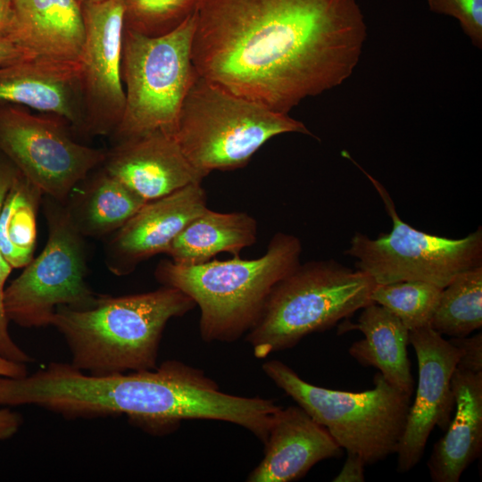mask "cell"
<instances>
[{
    "label": "cell",
    "mask_w": 482,
    "mask_h": 482,
    "mask_svg": "<svg viewBox=\"0 0 482 482\" xmlns=\"http://www.w3.org/2000/svg\"><path fill=\"white\" fill-rule=\"evenodd\" d=\"M367 38L356 0H201L199 75L274 112L343 84Z\"/></svg>",
    "instance_id": "cell-1"
},
{
    "label": "cell",
    "mask_w": 482,
    "mask_h": 482,
    "mask_svg": "<svg viewBox=\"0 0 482 482\" xmlns=\"http://www.w3.org/2000/svg\"><path fill=\"white\" fill-rule=\"evenodd\" d=\"M10 394L16 405L33 404L66 419L126 415L155 435L170 433L186 420L227 421L263 445L280 407L272 399L224 393L203 370L177 360L154 370L100 377L54 362L14 379Z\"/></svg>",
    "instance_id": "cell-2"
},
{
    "label": "cell",
    "mask_w": 482,
    "mask_h": 482,
    "mask_svg": "<svg viewBox=\"0 0 482 482\" xmlns=\"http://www.w3.org/2000/svg\"><path fill=\"white\" fill-rule=\"evenodd\" d=\"M195 307L187 295L162 286L123 296L100 295L84 310L58 306L51 326L64 337L73 367L108 376L155 369L166 324Z\"/></svg>",
    "instance_id": "cell-3"
},
{
    "label": "cell",
    "mask_w": 482,
    "mask_h": 482,
    "mask_svg": "<svg viewBox=\"0 0 482 482\" xmlns=\"http://www.w3.org/2000/svg\"><path fill=\"white\" fill-rule=\"evenodd\" d=\"M302 244L278 232L265 253L256 259L234 257L197 265L160 262L154 277L177 288L200 308L199 332L206 343H231L245 335L259 319L275 285L300 264Z\"/></svg>",
    "instance_id": "cell-4"
},
{
    "label": "cell",
    "mask_w": 482,
    "mask_h": 482,
    "mask_svg": "<svg viewBox=\"0 0 482 482\" xmlns=\"http://www.w3.org/2000/svg\"><path fill=\"white\" fill-rule=\"evenodd\" d=\"M375 285L366 272L332 259L300 263L272 288L245 341L258 359L292 348L372 303Z\"/></svg>",
    "instance_id": "cell-5"
},
{
    "label": "cell",
    "mask_w": 482,
    "mask_h": 482,
    "mask_svg": "<svg viewBox=\"0 0 482 482\" xmlns=\"http://www.w3.org/2000/svg\"><path fill=\"white\" fill-rule=\"evenodd\" d=\"M284 133L314 136L288 113L199 75L183 101L174 137L189 162L206 177L216 170L243 168L267 141Z\"/></svg>",
    "instance_id": "cell-6"
},
{
    "label": "cell",
    "mask_w": 482,
    "mask_h": 482,
    "mask_svg": "<svg viewBox=\"0 0 482 482\" xmlns=\"http://www.w3.org/2000/svg\"><path fill=\"white\" fill-rule=\"evenodd\" d=\"M274 384L323 426L346 453L371 465L396 453L411 406L408 395L378 372L374 387L362 392L312 385L278 360L262 364Z\"/></svg>",
    "instance_id": "cell-7"
},
{
    "label": "cell",
    "mask_w": 482,
    "mask_h": 482,
    "mask_svg": "<svg viewBox=\"0 0 482 482\" xmlns=\"http://www.w3.org/2000/svg\"><path fill=\"white\" fill-rule=\"evenodd\" d=\"M195 14L158 37L124 29L120 72L125 108L112 134L116 142L157 130L175 135L183 101L199 76L191 54Z\"/></svg>",
    "instance_id": "cell-8"
},
{
    "label": "cell",
    "mask_w": 482,
    "mask_h": 482,
    "mask_svg": "<svg viewBox=\"0 0 482 482\" xmlns=\"http://www.w3.org/2000/svg\"><path fill=\"white\" fill-rule=\"evenodd\" d=\"M42 205L46 244L4 291L7 319L27 328L51 325L58 306L87 309L100 295L87 282L85 237L72 225L64 204L44 195Z\"/></svg>",
    "instance_id": "cell-9"
},
{
    "label": "cell",
    "mask_w": 482,
    "mask_h": 482,
    "mask_svg": "<svg viewBox=\"0 0 482 482\" xmlns=\"http://www.w3.org/2000/svg\"><path fill=\"white\" fill-rule=\"evenodd\" d=\"M351 160L370 179L392 220V229L375 239L356 232L345 254L356 260V269L369 274L376 284L406 280L425 281L442 288L456 276L482 266V228L462 238H448L418 230L398 215L383 185Z\"/></svg>",
    "instance_id": "cell-10"
},
{
    "label": "cell",
    "mask_w": 482,
    "mask_h": 482,
    "mask_svg": "<svg viewBox=\"0 0 482 482\" xmlns=\"http://www.w3.org/2000/svg\"><path fill=\"white\" fill-rule=\"evenodd\" d=\"M69 128L57 116L0 103V153L44 195L62 203L106 156V151L77 142Z\"/></svg>",
    "instance_id": "cell-11"
},
{
    "label": "cell",
    "mask_w": 482,
    "mask_h": 482,
    "mask_svg": "<svg viewBox=\"0 0 482 482\" xmlns=\"http://www.w3.org/2000/svg\"><path fill=\"white\" fill-rule=\"evenodd\" d=\"M82 12L85 39L79 62L85 115L83 133L112 135L125 108L120 72L123 9L120 0H104L83 4Z\"/></svg>",
    "instance_id": "cell-12"
},
{
    "label": "cell",
    "mask_w": 482,
    "mask_h": 482,
    "mask_svg": "<svg viewBox=\"0 0 482 482\" xmlns=\"http://www.w3.org/2000/svg\"><path fill=\"white\" fill-rule=\"evenodd\" d=\"M418 361V384L399 442L397 471L405 473L423 456L435 427L445 431L454 411L452 378L461 351L430 325L410 331Z\"/></svg>",
    "instance_id": "cell-13"
},
{
    "label": "cell",
    "mask_w": 482,
    "mask_h": 482,
    "mask_svg": "<svg viewBox=\"0 0 482 482\" xmlns=\"http://www.w3.org/2000/svg\"><path fill=\"white\" fill-rule=\"evenodd\" d=\"M206 208V192L201 183L146 202L108 237L104 248L107 268L117 276L130 274L144 261L164 253L184 228Z\"/></svg>",
    "instance_id": "cell-14"
},
{
    "label": "cell",
    "mask_w": 482,
    "mask_h": 482,
    "mask_svg": "<svg viewBox=\"0 0 482 482\" xmlns=\"http://www.w3.org/2000/svg\"><path fill=\"white\" fill-rule=\"evenodd\" d=\"M102 167L146 202L205 178L184 155L175 137L160 130L116 142Z\"/></svg>",
    "instance_id": "cell-15"
},
{
    "label": "cell",
    "mask_w": 482,
    "mask_h": 482,
    "mask_svg": "<svg viewBox=\"0 0 482 482\" xmlns=\"http://www.w3.org/2000/svg\"><path fill=\"white\" fill-rule=\"evenodd\" d=\"M79 62L36 57L0 66V103L52 114L83 133Z\"/></svg>",
    "instance_id": "cell-16"
},
{
    "label": "cell",
    "mask_w": 482,
    "mask_h": 482,
    "mask_svg": "<svg viewBox=\"0 0 482 482\" xmlns=\"http://www.w3.org/2000/svg\"><path fill=\"white\" fill-rule=\"evenodd\" d=\"M264 446V457L248 482L295 481L318 462L343 453L328 431L299 405L275 411Z\"/></svg>",
    "instance_id": "cell-17"
},
{
    "label": "cell",
    "mask_w": 482,
    "mask_h": 482,
    "mask_svg": "<svg viewBox=\"0 0 482 482\" xmlns=\"http://www.w3.org/2000/svg\"><path fill=\"white\" fill-rule=\"evenodd\" d=\"M452 388L455 411L427 462L434 482H458L482 450V371L456 367Z\"/></svg>",
    "instance_id": "cell-18"
},
{
    "label": "cell",
    "mask_w": 482,
    "mask_h": 482,
    "mask_svg": "<svg viewBox=\"0 0 482 482\" xmlns=\"http://www.w3.org/2000/svg\"><path fill=\"white\" fill-rule=\"evenodd\" d=\"M13 39L36 57L79 62L85 39L78 0H12Z\"/></svg>",
    "instance_id": "cell-19"
},
{
    "label": "cell",
    "mask_w": 482,
    "mask_h": 482,
    "mask_svg": "<svg viewBox=\"0 0 482 482\" xmlns=\"http://www.w3.org/2000/svg\"><path fill=\"white\" fill-rule=\"evenodd\" d=\"M362 310L357 323L345 321L338 326V334L359 330L364 336L352 344L349 354L362 366L378 370L389 384L411 396L414 379L407 352L410 331L395 314L376 303Z\"/></svg>",
    "instance_id": "cell-20"
},
{
    "label": "cell",
    "mask_w": 482,
    "mask_h": 482,
    "mask_svg": "<svg viewBox=\"0 0 482 482\" xmlns=\"http://www.w3.org/2000/svg\"><path fill=\"white\" fill-rule=\"evenodd\" d=\"M145 203L101 165L74 187L63 204L81 236L101 238L120 229Z\"/></svg>",
    "instance_id": "cell-21"
},
{
    "label": "cell",
    "mask_w": 482,
    "mask_h": 482,
    "mask_svg": "<svg viewBox=\"0 0 482 482\" xmlns=\"http://www.w3.org/2000/svg\"><path fill=\"white\" fill-rule=\"evenodd\" d=\"M258 224L243 212H219L208 207L194 218L175 237L164 253L180 265H197L220 253L239 257L240 252L257 240Z\"/></svg>",
    "instance_id": "cell-22"
},
{
    "label": "cell",
    "mask_w": 482,
    "mask_h": 482,
    "mask_svg": "<svg viewBox=\"0 0 482 482\" xmlns=\"http://www.w3.org/2000/svg\"><path fill=\"white\" fill-rule=\"evenodd\" d=\"M43 196L20 171L4 195L0 206V250L12 270L25 267L33 258Z\"/></svg>",
    "instance_id": "cell-23"
},
{
    "label": "cell",
    "mask_w": 482,
    "mask_h": 482,
    "mask_svg": "<svg viewBox=\"0 0 482 482\" xmlns=\"http://www.w3.org/2000/svg\"><path fill=\"white\" fill-rule=\"evenodd\" d=\"M430 327L440 335L463 337L482 327V266L456 276L442 290Z\"/></svg>",
    "instance_id": "cell-24"
},
{
    "label": "cell",
    "mask_w": 482,
    "mask_h": 482,
    "mask_svg": "<svg viewBox=\"0 0 482 482\" xmlns=\"http://www.w3.org/2000/svg\"><path fill=\"white\" fill-rule=\"evenodd\" d=\"M442 290L425 281H398L376 284L370 298L395 314L411 331L430 325Z\"/></svg>",
    "instance_id": "cell-25"
},
{
    "label": "cell",
    "mask_w": 482,
    "mask_h": 482,
    "mask_svg": "<svg viewBox=\"0 0 482 482\" xmlns=\"http://www.w3.org/2000/svg\"><path fill=\"white\" fill-rule=\"evenodd\" d=\"M201 0H120L124 28L147 37L171 32L194 15Z\"/></svg>",
    "instance_id": "cell-26"
},
{
    "label": "cell",
    "mask_w": 482,
    "mask_h": 482,
    "mask_svg": "<svg viewBox=\"0 0 482 482\" xmlns=\"http://www.w3.org/2000/svg\"><path fill=\"white\" fill-rule=\"evenodd\" d=\"M18 171L14 164L0 153V206ZM12 270V267L6 262L0 250V356L27 364L32 362L34 359L12 340L8 330L9 320L4 307L5 282Z\"/></svg>",
    "instance_id": "cell-27"
},
{
    "label": "cell",
    "mask_w": 482,
    "mask_h": 482,
    "mask_svg": "<svg viewBox=\"0 0 482 482\" xmlns=\"http://www.w3.org/2000/svg\"><path fill=\"white\" fill-rule=\"evenodd\" d=\"M435 13L453 17L477 48H482V0H428Z\"/></svg>",
    "instance_id": "cell-28"
},
{
    "label": "cell",
    "mask_w": 482,
    "mask_h": 482,
    "mask_svg": "<svg viewBox=\"0 0 482 482\" xmlns=\"http://www.w3.org/2000/svg\"><path fill=\"white\" fill-rule=\"evenodd\" d=\"M461 351L457 368L470 372L482 371V334L449 339Z\"/></svg>",
    "instance_id": "cell-29"
},
{
    "label": "cell",
    "mask_w": 482,
    "mask_h": 482,
    "mask_svg": "<svg viewBox=\"0 0 482 482\" xmlns=\"http://www.w3.org/2000/svg\"><path fill=\"white\" fill-rule=\"evenodd\" d=\"M36 56L17 41L10 37H0V66H5Z\"/></svg>",
    "instance_id": "cell-30"
},
{
    "label": "cell",
    "mask_w": 482,
    "mask_h": 482,
    "mask_svg": "<svg viewBox=\"0 0 482 482\" xmlns=\"http://www.w3.org/2000/svg\"><path fill=\"white\" fill-rule=\"evenodd\" d=\"M364 461L356 453H347L346 460L339 473L332 479L334 482L365 481Z\"/></svg>",
    "instance_id": "cell-31"
},
{
    "label": "cell",
    "mask_w": 482,
    "mask_h": 482,
    "mask_svg": "<svg viewBox=\"0 0 482 482\" xmlns=\"http://www.w3.org/2000/svg\"><path fill=\"white\" fill-rule=\"evenodd\" d=\"M22 424V417L10 408H0V440L12 437Z\"/></svg>",
    "instance_id": "cell-32"
},
{
    "label": "cell",
    "mask_w": 482,
    "mask_h": 482,
    "mask_svg": "<svg viewBox=\"0 0 482 482\" xmlns=\"http://www.w3.org/2000/svg\"><path fill=\"white\" fill-rule=\"evenodd\" d=\"M15 19L12 0H0V37L13 39Z\"/></svg>",
    "instance_id": "cell-33"
},
{
    "label": "cell",
    "mask_w": 482,
    "mask_h": 482,
    "mask_svg": "<svg viewBox=\"0 0 482 482\" xmlns=\"http://www.w3.org/2000/svg\"><path fill=\"white\" fill-rule=\"evenodd\" d=\"M27 375L26 363L16 362L0 356V376L21 378Z\"/></svg>",
    "instance_id": "cell-34"
},
{
    "label": "cell",
    "mask_w": 482,
    "mask_h": 482,
    "mask_svg": "<svg viewBox=\"0 0 482 482\" xmlns=\"http://www.w3.org/2000/svg\"><path fill=\"white\" fill-rule=\"evenodd\" d=\"M81 5L83 4H94V3H98V2H102L104 0H78Z\"/></svg>",
    "instance_id": "cell-35"
}]
</instances>
